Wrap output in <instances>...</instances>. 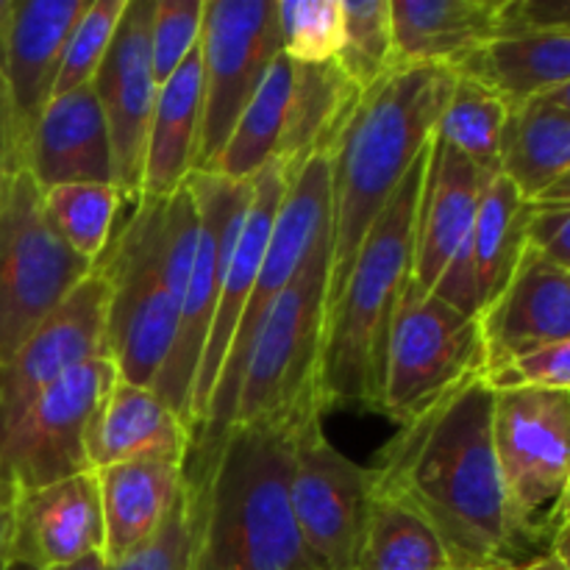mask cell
Instances as JSON below:
<instances>
[{"label":"cell","instance_id":"5","mask_svg":"<svg viewBox=\"0 0 570 570\" xmlns=\"http://www.w3.org/2000/svg\"><path fill=\"white\" fill-rule=\"evenodd\" d=\"M328 234H332V161H328V156H317V159H309L298 173L289 176L287 193L278 204L248 306H245L243 321L234 332L232 348H228L223 371L217 376L204 423H200L198 432L193 434V443H189L187 462H184V484H187V490H198L209 479L217 451H220L223 440L232 432L245 362H248L250 345H254L267 312L276 304L278 295L293 284V278L306 265L315 245Z\"/></svg>","mask_w":570,"mask_h":570},{"label":"cell","instance_id":"13","mask_svg":"<svg viewBox=\"0 0 570 570\" xmlns=\"http://www.w3.org/2000/svg\"><path fill=\"white\" fill-rule=\"evenodd\" d=\"M117 379L115 362L100 354L45 390L0 445V482L20 495L92 471L87 460L89 423Z\"/></svg>","mask_w":570,"mask_h":570},{"label":"cell","instance_id":"52","mask_svg":"<svg viewBox=\"0 0 570 570\" xmlns=\"http://www.w3.org/2000/svg\"><path fill=\"white\" fill-rule=\"evenodd\" d=\"M570 512V493H568V510H566V515Z\"/></svg>","mask_w":570,"mask_h":570},{"label":"cell","instance_id":"46","mask_svg":"<svg viewBox=\"0 0 570 570\" xmlns=\"http://www.w3.org/2000/svg\"><path fill=\"white\" fill-rule=\"evenodd\" d=\"M534 204H570V173H566L560 181L551 184Z\"/></svg>","mask_w":570,"mask_h":570},{"label":"cell","instance_id":"16","mask_svg":"<svg viewBox=\"0 0 570 570\" xmlns=\"http://www.w3.org/2000/svg\"><path fill=\"white\" fill-rule=\"evenodd\" d=\"M109 295L104 273L92 271L9 360L0 362V445L45 390L81 362L106 354Z\"/></svg>","mask_w":570,"mask_h":570},{"label":"cell","instance_id":"37","mask_svg":"<svg viewBox=\"0 0 570 570\" xmlns=\"http://www.w3.org/2000/svg\"><path fill=\"white\" fill-rule=\"evenodd\" d=\"M128 0H89L87 11L76 22L70 39H67L53 95L72 92V89L87 87V83L95 81L106 53H109L111 39H115Z\"/></svg>","mask_w":570,"mask_h":570},{"label":"cell","instance_id":"27","mask_svg":"<svg viewBox=\"0 0 570 570\" xmlns=\"http://www.w3.org/2000/svg\"><path fill=\"white\" fill-rule=\"evenodd\" d=\"M362 95L365 92L340 70L337 61L295 65L293 92L276 148V159L282 161L287 176L298 173L309 159L332 156Z\"/></svg>","mask_w":570,"mask_h":570},{"label":"cell","instance_id":"4","mask_svg":"<svg viewBox=\"0 0 570 570\" xmlns=\"http://www.w3.org/2000/svg\"><path fill=\"white\" fill-rule=\"evenodd\" d=\"M429 148L362 239L348 278L326 312L317 399L323 410H382L390 326L412 276Z\"/></svg>","mask_w":570,"mask_h":570},{"label":"cell","instance_id":"34","mask_svg":"<svg viewBox=\"0 0 570 570\" xmlns=\"http://www.w3.org/2000/svg\"><path fill=\"white\" fill-rule=\"evenodd\" d=\"M126 200L128 198L117 184L83 181L42 189V204L50 226L78 256L92 265L104 256Z\"/></svg>","mask_w":570,"mask_h":570},{"label":"cell","instance_id":"53","mask_svg":"<svg viewBox=\"0 0 570 570\" xmlns=\"http://www.w3.org/2000/svg\"><path fill=\"white\" fill-rule=\"evenodd\" d=\"M445 570H460V568H445Z\"/></svg>","mask_w":570,"mask_h":570},{"label":"cell","instance_id":"15","mask_svg":"<svg viewBox=\"0 0 570 570\" xmlns=\"http://www.w3.org/2000/svg\"><path fill=\"white\" fill-rule=\"evenodd\" d=\"M488 181L490 173L432 137L410 278L423 293L440 295L468 315H479L468 248Z\"/></svg>","mask_w":570,"mask_h":570},{"label":"cell","instance_id":"1","mask_svg":"<svg viewBox=\"0 0 570 570\" xmlns=\"http://www.w3.org/2000/svg\"><path fill=\"white\" fill-rule=\"evenodd\" d=\"M484 379L401 426L376 456V495L432 527L451 568L501 570L532 557L512 527Z\"/></svg>","mask_w":570,"mask_h":570},{"label":"cell","instance_id":"24","mask_svg":"<svg viewBox=\"0 0 570 570\" xmlns=\"http://www.w3.org/2000/svg\"><path fill=\"white\" fill-rule=\"evenodd\" d=\"M193 432L154 387L117 379L87 432V460L92 471L126 462H187Z\"/></svg>","mask_w":570,"mask_h":570},{"label":"cell","instance_id":"11","mask_svg":"<svg viewBox=\"0 0 570 570\" xmlns=\"http://www.w3.org/2000/svg\"><path fill=\"white\" fill-rule=\"evenodd\" d=\"M200 215L198 254L189 273L187 293L181 301L176 340L167 354L165 367L156 379L154 390L167 406L184 417L193 432V393L209 340L215 306L220 298L223 276L232 259L234 243L243 232L245 215L250 206V181H232L217 173L195 170L187 178Z\"/></svg>","mask_w":570,"mask_h":570},{"label":"cell","instance_id":"43","mask_svg":"<svg viewBox=\"0 0 570 570\" xmlns=\"http://www.w3.org/2000/svg\"><path fill=\"white\" fill-rule=\"evenodd\" d=\"M20 167H22L20 139H17L9 92H6L3 76H0V206H3V195H6V189H9L11 176H14Z\"/></svg>","mask_w":570,"mask_h":570},{"label":"cell","instance_id":"12","mask_svg":"<svg viewBox=\"0 0 570 570\" xmlns=\"http://www.w3.org/2000/svg\"><path fill=\"white\" fill-rule=\"evenodd\" d=\"M323 410L295 426L289 504L301 538L326 570H354L376 504V471L348 460L323 434Z\"/></svg>","mask_w":570,"mask_h":570},{"label":"cell","instance_id":"14","mask_svg":"<svg viewBox=\"0 0 570 570\" xmlns=\"http://www.w3.org/2000/svg\"><path fill=\"white\" fill-rule=\"evenodd\" d=\"M278 53L284 50L276 0H206L200 31L204 126L195 170H209L220 156Z\"/></svg>","mask_w":570,"mask_h":570},{"label":"cell","instance_id":"20","mask_svg":"<svg viewBox=\"0 0 570 570\" xmlns=\"http://www.w3.org/2000/svg\"><path fill=\"white\" fill-rule=\"evenodd\" d=\"M87 11V0H17L3 42V76L20 150L50 104L67 39Z\"/></svg>","mask_w":570,"mask_h":570},{"label":"cell","instance_id":"44","mask_svg":"<svg viewBox=\"0 0 570 570\" xmlns=\"http://www.w3.org/2000/svg\"><path fill=\"white\" fill-rule=\"evenodd\" d=\"M14 499L17 495L0 482V568H3L6 554H9L11 540V518H14Z\"/></svg>","mask_w":570,"mask_h":570},{"label":"cell","instance_id":"40","mask_svg":"<svg viewBox=\"0 0 570 570\" xmlns=\"http://www.w3.org/2000/svg\"><path fill=\"white\" fill-rule=\"evenodd\" d=\"M189 557H193V504L184 488L161 532L126 560L109 566V570H189Z\"/></svg>","mask_w":570,"mask_h":570},{"label":"cell","instance_id":"36","mask_svg":"<svg viewBox=\"0 0 570 570\" xmlns=\"http://www.w3.org/2000/svg\"><path fill=\"white\" fill-rule=\"evenodd\" d=\"M284 56L295 65L334 61L343 42V0H276Z\"/></svg>","mask_w":570,"mask_h":570},{"label":"cell","instance_id":"29","mask_svg":"<svg viewBox=\"0 0 570 570\" xmlns=\"http://www.w3.org/2000/svg\"><path fill=\"white\" fill-rule=\"evenodd\" d=\"M501 176L529 200L570 173V111L532 98L512 106L501 137Z\"/></svg>","mask_w":570,"mask_h":570},{"label":"cell","instance_id":"22","mask_svg":"<svg viewBox=\"0 0 570 570\" xmlns=\"http://www.w3.org/2000/svg\"><path fill=\"white\" fill-rule=\"evenodd\" d=\"M22 167L39 189L115 184L109 128L92 83L50 98L22 150Z\"/></svg>","mask_w":570,"mask_h":570},{"label":"cell","instance_id":"42","mask_svg":"<svg viewBox=\"0 0 570 570\" xmlns=\"http://www.w3.org/2000/svg\"><path fill=\"white\" fill-rule=\"evenodd\" d=\"M529 31L570 33V0H507L504 37Z\"/></svg>","mask_w":570,"mask_h":570},{"label":"cell","instance_id":"47","mask_svg":"<svg viewBox=\"0 0 570 570\" xmlns=\"http://www.w3.org/2000/svg\"><path fill=\"white\" fill-rule=\"evenodd\" d=\"M501 570H566V568H562V562L549 551V554L532 557V560H523V562H518V566L501 568Z\"/></svg>","mask_w":570,"mask_h":570},{"label":"cell","instance_id":"45","mask_svg":"<svg viewBox=\"0 0 570 570\" xmlns=\"http://www.w3.org/2000/svg\"><path fill=\"white\" fill-rule=\"evenodd\" d=\"M551 554L562 562V568L570 570V512L562 518L560 529H557L554 540H551Z\"/></svg>","mask_w":570,"mask_h":570},{"label":"cell","instance_id":"7","mask_svg":"<svg viewBox=\"0 0 570 570\" xmlns=\"http://www.w3.org/2000/svg\"><path fill=\"white\" fill-rule=\"evenodd\" d=\"M493 393V445L512 527L529 557L549 554L570 493V393Z\"/></svg>","mask_w":570,"mask_h":570},{"label":"cell","instance_id":"19","mask_svg":"<svg viewBox=\"0 0 570 570\" xmlns=\"http://www.w3.org/2000/svg\"><path fill=\"white\" fill-rule=\"evenodd\" d=\"M287 181L289 176L278 159L267 161L250 178L248 215H245L243 232H239L237 243H234L232 259H228L226 276H223L220 298H217L215 306V321H212L204 360H200L198 379H195L193 434L204 423L206 410H209V399L215 393L217 376H220L223 362H226L228 348H232L234 332H237L245 306H248L250 289H254L256 276H259L262 256L267 250V239H271L278 204H282L284 193H287Z\"/></svg>","mask_w":570,"mask_h":570},{"label":"cell","instance_id":"2","mask_svg":"<svg viewBox=\"0 0 570 570\" xmlns=\"http://www.w3.org/2000/svg\"><path fill=\"white\" fill-rule=\"evenodd\" d=\"M306 412L228 432L209 479L187 490L189 570H326L301 538L289 504L293 438Z\"/></svg>","mask_w":570,"mask_h":570},{"label":"cell","instance_id":"49","mask_svg":"<svg viewBox=\"0 0 570 570\" xmlns=\"http://www.w3.org/2000/svg\"><path fill=\"white\" fill-rule=\"evenodd\" d=\"M56 570H109V566H106L104 554H92V557H87V560L72 562V566L56 568Z\"/></svg>","mask_w":570,"mask_h":570},{"label":"cell","instance_id":"10","mask_svg":"<svg viewBox=\"0 0 570 570\" xmlns=\"http://www.w3.org/2000/svg\"><path fill=\"white\" fill-rule=\"evenodd\" d=\"M95 271L48 220L42 189L26 167L0 206V362L9 360Z\"/></svg>","mask_w":570,"mask_h":570},{"label":"cell","instance_id":"32","mask_svg":"<svg viewBox=\"0 0 570 570\" xmlns=\"http://www.w3.org/2000/svg\"><path fill=\"white\" fill-rule=\"evenodd\" d=\"M510 106L501 95L468 76H456L434 137L479 170L495 176L501 167V137H504Z\"/></svg>","mask_w":570,"mask_h":570},{"label":"cell","instance_id":"9","mask_svg":"<svg viewBox=\"0 0 570 570\" xmlns=\"http://www.w3.org/2000/svg\"><path fill=\"white\" fill-rule=\"evenodd\" d=\"M479 379H488L482 317L410 278L390 326L379 412L406 426Z\"/></svg>","mask_w":570,"mask_h":570},{"label":"cell","instance_id":"28","mask_svg":"<svg viewBox=\"0 0 570 570\" xmlns=\"http://www.w3.org/2000/svg\"><path fill=\"white\" fill-rule=\"evenodd\" d=\"M456 76L484 83L512 109L570 83V33L529 31L499 37L471 56Z\"/></svg>","mask_w":570,"mask_h":570},{"label":"cell","instance_id":"3","mask_svg":"<svg viewBox=\"0 0 570 570\" xmlns=\"http://www.w3.org/2000/svg\"><path fill=\"white\" fill-rule=\"evenodd\" d=\"M445 67H399L362 95L332 156V267L337 301L362 239L429 148L454 89Z\"/></svg>","mask_w":570,"mask_h":570},{"label":"cell","instance_id":"30","mask_svg":"<svg viewBox=\"0 0 570 570\" xmlns=\"http://www.w3.org/2000/svg\"><path fill=\"white\" fill-rule=\"evenodd\" d=\"M529 212H532V204L501 173L490 176L479 200L471 248H468L479 315L504 293L527 250Z\"/></svg>","mask_w":570,"mask_h":570},{"label":"cell","instance_id":"18","mask_svg":"<svg viewBox=\"0 0 570 570\" xmlns=\"http://www.w3.org/2000/svg\"><path fill=\"white\" fill-rule=\"evenodd\" d=\"M92 554H104V515L95 471L17 495L6 562L56 570Z\"/></svg>","mask_w":570,"mask_h":570},{"label":"cell","instance_id":"25","mask_svg":"<svg viewBox=\"0 0 570 570\" xmlns=\"http://www.w3.org/2000/svg\"><path fill=\"white\" fill-rule=\"evenodd\" d=\"M104 515L106 566L126 560L156 538L184 493V468L126 462L95 471Z\"/></svg>","mask_w":570,"mask_h":570},{"label":"cell","instance_id":"31","mask_svg":"<svg viewBox=\"0 0 570 570\" xmlns=\"http://www.w3.org/2000/svg\"><path fill=\"white\" fill-rule=\"evenodd\" d=\"M295 65L289 56L278 53L267 67L259 89L248 100L245 111L239 115L232 137L223 145L220 156L212 161L209 170L226 176L232 181H250L267 161L276 159L278 139L284 131L289 92H293Z\"/></svg>","mask_w":570,"mask_h":570},{"label":"cell","instance_id":"8","mask_svg":"<svg viewBox=\"0 0 570 570\" xmlns=\"http://www.w3.org/2000/svg\"><path fill=\"white\" fill-rule=\"evenodd\" d=\"M328 267L332 234L315 245L293 284L267 312L245 362L232 429L282 421L321 406L317 367L328 312Z\"/></svg>","mask_w":570,"mask_h":570},{"label":"cell","instance_id":"35","mask_svg":"<svg viewBox=\"0 0 570 570\" xmlns=\"http://www.w3.org/2000/svg\"><path fill=\"white\" fill-rule=\"evenodd\" d=\"M334 61L362 92L395 70L390 0H343V42Z\"/></svg>","mask_w":570,"mask_h":570},{"label":"cell","instance_id":"38","mask_svg":"<svg viewBox=\"0 0 570 570\" xmlns=\"http://www.w3.org/2000/svg\"><path fill=\"white\" fill-rule=\"evenodd\" d=\"M206 0H154L150 22V67L156 83H165L200 45Z\"/></svg>","mask_w":570,"mask_h":570},{"label":"cell","instance_id":"23","mask_svg":"<svg viewBox=\"0 0 570 570\" xmlns=\"http://www.w3.org/2000/svg\"><path fill=\"white\" fill-rule=\"evenodd\" d=\"M507 0H390L395 70H460L471 56L504 37Z\"/></svg>","mask_w":570,"mask_h":570},{"label":"cell","instance_id":"33","mask_svg":"<svg viewBox=\"0 0 570 570\" xmlns=\"http://www.w3.org/2000/svg\"><path fill=\"white\" fill-rule=\"evenodd\" d=\"M449 554L426 521L376 495L354 570H445Z\"/></svg>","mask_w":570,"mask_h":570},{"label":"cell","instance_id":"51","mask_svg":"<svg viewBox=\"0 0 570 570\" xmlns=\"http://www.w3.org/2000/svg\"><path fill=\"white\" fill-rule=\"evenodd\" d=\"M0 65H3V42H0Z\"/></svg>","mask_w":570,"mask_h":570},{"label":"cell","instance_id":"48","mask_svg":"<svg viewBox=\"0 0 570 570\" xmlns=\"http://www.w3.org/2000/svg\"><path fill=\"white\" fill-rule=\"evenodd\" d=\"M538 98H543L546 104L557 106V109L570 111V83H562V87L551 89V92H546V95H538Z\"/></svg>","mask_w":570,"mask_h":570},{"label":"cell","instance_id":"21","mask_svg":"<svg viewBox=\"0 0 570 570\" xmlns=\"http://www.w3.org/2000/svg\"><path fill=\"white\" fill-rule=\"evenodd\" d=\"M488 373L570 337V271L523 250L504 293L482 312Z\"/></svg>","mask_w":570,"mask_h":570},{"label":"cell","instance_id":"39","mask_svg":"<svg viewBox=\"0 0 570 570\" xmlns=\"http://www.w3.org/2000/svg\"><path fill=\"white\" fill-rule=\"evenodd\" d=\"M484 382L493 390L534 387L570 393V337L543 345L538 351H529V354L495 367V371L488 373Z\"/></svg>","mask_w":570,"mask_h":570},{"label":"cell","instance_id":"41","mask_svg":"<svg viewBox=\"0 0 570 570\" xmlns=\"http://www.w3.org/2000/svg\"><path fill=\"white\" fill-rule=\"evenodd\" d=\"M527 245L570 271V204H532Z\"/></svg>","mask_w":570,"mask_h":570},{"label":"cell","instance_id":"17","mask_svg":"<svg viewBox=\"0 0 570 570\" xmlns=\"http://www.w3.org/2000/svg\"><path fill=\"white\" fill-rule=\"evenodd\" d=\"M150 22L154 0H128L109 53L92 81L109 128L115 184L122 189L128 204L142 195L148 131L159 95V83L150 67Z\"/></svg>","mask_w":570,"mask_h":570},{"label":"cell","instance_id":"6","mask_svg":"<svg viewBox=\"0 0 570 570\" xmlns=\"http://www.w3.org/2000/svg\"><path fill=\"white\" fill-rule=\"evenodd\" d=\"M95 271L109 282L106 354L126 384L154 387L173 348L181 301L165 259V198L139 195Z\"/></svg>","mask_w":570,"mask_h":570},{"label":"cell","instance_id":"50","mask_svg":"<svg viewBox=\"0 0 570 570\" xmlns=\"http://www.w3.org/2000/svg\"><path fill=\"white\" fill-rule=\"evenodd\" d=\"M0 570H39V568L26 566V562H6V566L0 568Z\"/></svg>","mask_w":570,"mask_h":570},{"label":"cell","instance_id":"26","mask_svg":"<svg viewBox=\"0 0 570 570\" xmlns=\"http://www.w3.org/2000/svg\"><path fill=\"white\" fill-rule=\"evenodd\" d=\"M204 126V61L200 45L159 87L145 154L142 195L167 198L176 193L198 159Z\"/></svg>","mask_w":570,"mask_h":570}]
</instances>
